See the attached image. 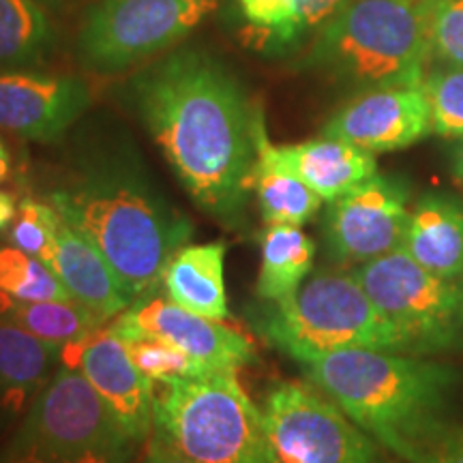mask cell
I'll list each match as a JSON object with an SVG mask.
<instances>
[{"label": "cell", "instance_id": "obj_1", "mask_svg": "<svg viewBox=\"0 0 463 463\" xmlns=\"http://www.w3.org/2000/svg\"><path fill=\"white\" fill-rule=\"evenodd\" d=\"M131 86L142 123L195 206L241 230L253 194L262 106L228 67L200 50L172 52Z\"/></svg>", "mask_w": 463, "mask_h": 463}, {"label": "cell", "instance_id": "obj_2", "mask_svg": "<svg viewBox=\"0 0 463 463\" xmlns=\"http://www.w3.org/2000/svg\"><path fill=\"white\" fill-rule=\"evenodd\" d=\"M48 202L106 258L129 303L159 286L194 234L187 217L131 174L90 172L52 191Z\"/></svg>", "mask_w": 463, "mask_h": 463}, {"label": "cell", "instance_id": "obj_3", "mask_svg": "<svg viewBox=\"0 0 463 463\" xmlns=\"http://www.w3.org/2000/svg\"><path fill=\"white\" fill-rule=\"evenodd\" d=\"M298 364L311 384L386 450L420 422L447 412L461 384V373L436 358L367 347L328 352Z\"/></svg>", "mask_w": 463, "mask_h": 463}, {"label": "cell", "instance_id": "obj_4", "mask_svg": "<svg viewBox=\"0 0 463 463\" xmlns=\"http://www.w3.org/2000/svg\"><path fill=\"white\" fill-rule=\"evenodd\" d=\"M430 61V0H345L305 67L363 92L420 86Z\"/></svg>", "mask_w": 463, "mask_h": 463}, {"label": "cell", "instance_id": "obj_5", "mask_svg": "<svg viewBox=\"0 0 463 463\" xmlns=\"http://www.w3.org/2000/svg\"><path fill=\"white\" fill-rule=\"evenodd\" d=\"M253 328L300 363L339 350L405 352L403 337L386 320L350 269L317 270L281 303H266L251 316Z\"/></svg>", "mask_w": 463, "mask_h": 463}, {"label": "cell", "instance_id": "obj_6", "mask_svg": "<svg viewBox=\"0 0 463 463\" xmlns=\"http://www.w3.org/2000/svg\"><path fill=\"white\" fill-rule=\"evenodd\" d=\"M155 391V433L194 463H275L260 405L236 373L208 372Z\"/></svg>", "mask_w": 463, "mask_h": 463}, {"label": "cell", "instance_id": "obj_7", "mask_svg": "<svg viewBox=\"0 0 463 463\" xmlns=\"http://www.w3.org/2000/svg\"><path fill=\"white\" fill-rule=\"evenodd\" d=\"M136 449L82 372L62 364L0 463H129Z\"/></svg>", "mask_w": 463, "mask_h": 463}, {"label": "cell", "instance_id": "obj_8", "mask_svg": "<svg viewBox=\"0 0 463 463\" xmlns=\"http://www.w3.org/2000/svg\"><path fill=\"white\" fill-rule=\"evenodd\" d=\"M350 270L402 335L408 354L463 352V281L422 269L402 249Z\"/></svg>", "mask_w": 463, "mask_h": 463}, {"label": "cell", "instance_id": "obj_9", "mask_svg": "<svg viewBox=\"0 0 463 463\" xmlns=\"http://www.w3.org/2000/svg\"><path fill=\"white\" fill-rule=\"evenodd\" d=\"M275 463H399L309 380H283L260 405Z\"/></svg>", "mask_w": 463, "mask_h": 463}, {"label": "cell", "instance_id": "obj_10", "mask_svg": "<svg viewBox=\"0 0 463 463\" xmlns=\"http://www.w3.org/2000/svg\"><path fill=\"white\" fill-rule=\"evenodd\" d=\"M219 0H101L80 28L78 52L97 73H120L181 43Z\"/></svg>", "mask_w": 463, "mask_h": 463}, {"label": "cell", "instance_id": "obj_11", "mask_svg": "<svg viewBox=\"0 0 463 463\" xmlns=\"http://www.w3.org/2000/svg\"><path fill=\"white\" fill-rule=\"evenodd\" d=\"M410 219V187L397 176L373 174L337 200L322 222L324 251L339 269H354L402 247Z\"/></svg>", "mask_w": 463, "mask_h": 463}, {"label": "cell", "instance_id": "obj_12", "mask_svg": "<svg viewBox=\"0 0 463 463\" xmlns=\"http://www.w3.org/2000/svg\"><path fill=\"white\" fill-rule=\"evenodd\" d=\"M116 337L123 335H153L164 339L211 372L239 373L258 361L256 347L245 333L236 331L222 320H211L170 298L144 297L131 303L109 322Z\"/></svg>", "mask_w": 463, "mask_h": 463}, {"label": "cell", "instance_id": "obj_13", "mask_svg": "<svg viewBox=\"0 0 463 463\" xmlns=\"http://www.w3.org/2000/svg\"><path fill=\"white\" fill-rule=\"evenodd\" d=\"M430 133V106L420 86L356 92L322 129V136L339 137L373 155L408 148Z\"/></svg>", "mask_w": 463, "mask_h": 463}, {"label": "cell", "instance_id": "obj_14", "mask_svg": "<svg viewBox=\"0 0 463 463\" xmlns=\"http://www.w3.org/2000/svg\"><path fill=\"white\" fill-rule=\"evenodd\" d=\"M89 106L90 90L80 78L0 71V127L24 140H56Z\"/></svg>", "mask_w": 463, "mask_h": 463}, {"label": "cell", "instance_id": "obj_15", "mask_svg": "<svg viewBox=\"0 0 463 463\" xmlns=\"http://www.w3.org/2000/svg\"><path fill=\"white\" fill-rule=\"evenodd\" d=\"M75 364L89 380L127 436L140 447L155 430V382L127 354L125 344L108 328L84 341Z\"/></svg>", "mask_w": 463, "mask_h": 463}, {"label": "cell", "instance_id": "obj_16", "mask_svg": "<svg viewBox=\"0 0 463 463\" xmlns=\"http://www.w3.org/2000/svg\"><path fill=\"white\" fill-rule=\"evenodd\" d=\"M45 266H50L52 273L67 288L69 297L101 324L112 322L131 305L106 258L62 215L58 219L54 247Z\"/></svg>", "mask_w": 463, "mask_h": 463}, {"label": "cell", "instance_id": "obj_17", "mask_svg": "<svg viewBox=\"0 0 463 463\" xmlns=\"http://www.w3.org/2000/svg\"><path fill=\"white\" fill-rule=\"evenodd\" d=\"M345 0H236L242 42L266 56H286L314 43Z\"/></svg>", "mask_w": 463, "mask_h": 463}, {"label": "cell", "instance_id": "obj_18", "mask_svg": "<svg viewBox=\"0 0 463 463\" xmlns=\"http://www.w3.org/2000/svg\"><path fill=\"white\" fill-rule=\"evenodd\" d=\"M402 251L422 269L463 281V204L442 191L420 195L410 211Z\"/></svg>", "mask_w": 463, "mask_h": 463}, {"label": "cell", "instance_id": "obj_19", "mask_svg": "<svg viewBox=\"0 0 463 463\" xmlns=\"http://www.w3.org/2000/svg\"><path fill=\"white\" fill-rule=\"evenodd\" d=\"M275 157L300 181H305L324 202L337 200L378 174L373 153L339 137L320 136L316 140L275 146Z\"/></svg>", "mask_w": 463, "mask_h": 463}, {"label": "cell", "instance_id": "obj_20", "mask_svg": "<svg viewBox=\"0 0 463 463\" xmlns=\"http://www.w3.org/2000/svg\"><path fill=\"white\" fill-rule=\"evenodd\" d=\"M225 253L228 242L213 241L204 245H184L165 264L159 286L172 303L211 320L230 317L225 292Z\"/></svg>", "mask_w": 463, "mask_h": 463}, {"label": "cell", "instance_id": "obj_21", "mask_svg": "<svg viewBox=\"0 0 463 463\" xmlns=\"http://www.w3.org/2000/svg\"><path fill=\"white\" fill-rule=\"evenodd\" d=\"M62 350L37 335L0 324V408L17 414L42 395Z\"/></svg>", "mask_w": 463, "mask_h": 463}, {"label": "cell", "instance_id": "obj_22", "mask_svg": "<svg viewBox=\"0 0 463 463\" xmlns=\"http://www.w3.org/2000/svg\"><path fill=\"white\" fill-rule=\"evenodd\" d=\"M253 194L266 225H305L317 215L322 198L305 181L288 170L275 157L273 144L266 133L264 112L256 127V165H253Z\"/></svg>", "mask_w": 463, "mask_h": 463}, {"label": "cell", "instance_id": "obj_23", "mask_svg": "<svg viewBox=\"0 0 463 463\" xmlns=\"http://www.w3.org/2000/svg\"><path fill=\"white\" fill-rule=\"evenodd\" d=\"M317 245L298 225H266L260 236V270L256 297L281 303L298 292L311 275Z\"/></svg>", "mask_w": 463, "mask_h": 463}, {"label": "cell", "instance_id": "obj_24", "mask_svg": "<svg viewBox=\"0 0 463 463\" xmlns=\"http://www.w3.org/2000/svg\"><path fill=\"white\" fill-rule=\"evenodd\" d=\"M0 324H11L65 350L84 344L103 324L75 300H20L0 292Z\"/></svg>", "mask_w": 463, "mask_h": 463}, {"label": "cell", "instance_id": "obj_25", "mask_svg": "<svg viewBox=\"0 0 463 463\" xmlns=\"http://www.w3.org/2000/svg\"><path fill=\"white\" fill-rule=\"evenodd\" d=\"M54 31L39 0H0V71L42 62Z\"/></svg>", "mask_w": 463, "mask_h": 463}, {"label": "cell", "instance_id": "obj_26", "mask_svg": "<svg viewBox=\"0 0 463 463\" xmlns=\"http://www.w3.org/2000/svg\"><path fill=\"white\" fill-rule=\"evenodd\" d=\"M389 450L403 463H463V422L433 416L403 433Z\"/></svg>", "mask_w": 463, "mask_h": 463}, {"label": "cell", "instance_id": "obj_27", "mask_svg": "<svg viewBox=\"0 0 463 463\" xmlns=\"http://www.w3.org/2000/svg\"><path fill=\"white\" fill-rule=\"evenodd\" d=\"M0 292L20 300H73L42 260L15 247H0Z\"/></svg>", "mask_w": 463, "mask_h": 463}, {"label": "cell", "instance_id": "obj_28", "mask_svg": "<svg viewBox=\"0 0 463 463\" xmlns=\"http://www.w3.org/2000/svg\"><path fill=\"white\" fill-rule=\"evenodd\" d=\"M125 344V350L140 372L155 384L178 380V378H198L211 372L204 364L194 361L183 350L165 344L164 339L153 335H123L118 337Z\"/></svg>", "mask_w": 463, "mask_h": 463}, {"label": "cell", "instance_id": "obj_29", "mask_svg": "<svg viewBox=\"0 0 463 463\" xmlns=\"http://www.w3.org/2000/svg\"><path fill=\"white\" fill-rule=\"evenodd\" d=\"M430 106L431 133L463 137V67L439 65L427 71L420 84Z\"/></svg>", "mask_w": 463, "mask_h": 463}, {"label": "cell", "instance_id": "obj_30", "mask_svg": "<svg viewBox=\"0 0 463 463\" xmlns=\"http://www.w3.org/2000/svg\"><path fill=\"white\" fill-rule=\"evenodd\" d=\"M58 219H61V213L50 202H39L33 198L22 200L20 206H17L14 223L9 225L11 247L42 260L45 264V260L52 253V247H54Z\"/></svg>", "mask_w": 463, "mask_h": 463}, {"label": "cell", "instance_id": "obj_31", "mask_svg": "<svg viewBox=\"0 0 463 463\" xmlns=\"http://www.w3.org/2000/svg\"><path fill=\"white\" fill-rule=\"evenodd\" d=\"M430 54L439 65L463 67V0H430Z\"/></svg>", "mask_w": 463, "mask_h": 463}, {"label": "cell", "instance_id": "obj_32", "mask_svg": "<svg viewBox=\"0 0 463 463\" xmlns=\"http://www.w3.org/2000/svg\"><path fill=\"white\" fill-rule=\"evenodd\" d=\"M142 463H194V461H189L187 457H183L178 450H174L164 438L153 431V436L148 438V449Z\"/></svg>", "mask_w": 463, "mask_h": 463}, {"label": "cell", "instance_id": "obj_33", "mask_svg": "<svg viewBox=\"0 0 463 463\" xmlns=\"http://www.w3.org/2000/svg\"><path fill=\"white\" fill-rule=\"evenodd\" d=\"M17 202L14 198V194H9V191L0 189V232L7 230L11 223H14V219L17 215Z\"/></svg>", "mask_w": 463, "mask_h": 463}, {"label": "cell", "instance_id": "obj_34", "mask_svg": "<svg viewBox=\"0 0 463 463\" xmlns=\"http://www.w3.org/2000/svg\"><path fill=\"white\" fill-rule=\"evenodd\" d=\"M453 176L457 183L463 184V137L453 150Z\"/></svg>", "mask_w": 463, "mask_h": 463}, {"label": "cell", "instance_id": "obj_35", "mask_svg": "<svg viewBox=\"0 0 463 463\" xmlns=\"http://www.w3.org/2000/svg\"><path fill=\"white\" fill-rule=\"evenodd\" d=\"M9 176V153L5 144L0 142V183Z\"/></svg>", "mask_w": 463, "mask_h": 463}, {"label": "cell", "instance_id": "obj_36", "mask_svg": "<svg viewBox=\"0 0 463 463\" xmlns=\"http://www.w3.org/2000/svg\"><path fill=\"white\" fill-rule=\"evenodd\" d=\"M39 3H42L43 7H61V5L65 3V0H39Z\"/></svg>", "mask_w": 463, "mask_h": 463}]
</instances>
